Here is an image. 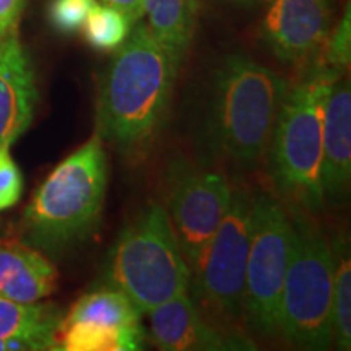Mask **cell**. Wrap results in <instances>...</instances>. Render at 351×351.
I'll list each match as a JSON object with an SVG mask.
<instances>
[{
    "mask_svg": "<svg viewBox=\"0 0 351 351\" xmlns=\"http://www.w3.org/2000/svg\"><path fill=\"white\" fill-rule=\"evenodd\" d=\"M293 247V223L274 197H251V243L243 296V317L254 332H278L280 300Z\"/></svg>",
    "mask_w": 351,
    "mask_h": 351,
    "instance_id": "52a82bcc",
    "label": "cell"
},
{
    "mask_svg": "<svg viewBox=\"0 0 351 351\" xmlns=\"http://www.w3.org/2000/svg\"><path fill=\"white\" fill-rule=\"evenodd\" d=\"M150 340L163 351L252 350L251 340L223 333L202 317L187 293L156 306L150 313Z\"/></svg>",
    "mask_w": 351,
    "mask_h": 351,
    "instance_id": "8fae6325",
    "label": "cell"
},
{
    "mask_svg": "<svg viewBox=\"0 0 351 351\" xmlns=\"http://www.w3.org/2000/svg\"><path fill=\"white\" fill-rule=\"evenodd\" d=\"M104 285L124 293L142 314L187 293L191 269L161 205L148 204L121 232L109 252Z\"/></svg>",
    "mask_w": 351,
    "mask_h": 351,
    "instance_id": "5b68a950",
    "label": "cell"
},
{
    "mask_svg": "<svg viewBox=\"0 0 351 351\" xmlns=\"http://www.w3.org/2000/svg\"><path fill=\"white\" fill-rule=\"evenodd\" d=\"M350 5L330 33L327 34L326 41L319 51V62L335 72L345 73L350 67L351 60V15Z\"/></svg>",
    "mask_w": 351,
    "mask_h": 351,
    "instance_id": "44dd1931",
    "label": "cell"
},
{
    "mask_svg": "<svg viewBox=\"0 0 351 351\" xmlns=\"http://www.w3.org/2000/svg\"><path fill=\"white\" fill-rule=\"evenodd\" d=\"M341 75L314 60L304 77L289 86L267 148L275 186L309 210L320 208L326 200L320 184L324 109Z\"/></svg>",
    "mask_w": 351,
    "mask_h": 351,
    "instance_id": "277c9868",
    "label": "cell"
},
{
    "mask_svg": "<svg viewBox=\"0 0 351 351\" xmlns=\"http://www.w3.org/2000/svg\"><path fill=\"white\" fill-rule=\"evenodd\" d=\"M108 189V158L98 134L65 158L34 192L21 218L23 243L59 256L98 225Z\"/></svg>",
    "mask_w": 351,
    "mask_h": 351,
    "instance_id": "3957f363",
    "label": "cell"
},
{
    "mask_svg": "<svg viewBox=\"0 0 351 351\" xmlns=\"http://www.w3.org/2000/svg\"><path fill=\"white\" fill-rule=\"evenodd\" d=\"M351 179V90L343 75L337 78L326 99L320 184L324 197L341 200Z\"/></svg>",
    "mask_w": 351,
    "mask_h": 351,
    "instance_id": "4fadbf2b",
    "label": "cell"
},
{
    "mask_svg": "<svg viewBox=\"0 0 351 351\" xmlns=\"http://www.w3.org/2000/svg\"><path fill=\"white\" fill-rule=\"evenodd\" d=\"M101 2L119 8L129 16L132 23L143 19V0H101Z\"/></svg>",
    "mask_w": 351,
    "mask_h": 351,
    "instance_id": "d4e9b609",
    "label": "cell"
},
{
    "mask_svg": "<svg viewBox=\"0 0 351 351\" xmlns=\"http://www.w3.org/2000/svg\"><path fill=\"white\" fill-rule=\"evenodd\" d=\"M96 0H51L47 20L60 34H75L85 25Z\"/></svg>",
    "mask_w": 351,
    "mask_h": 351,
    "instance_id": "7402d4cb",
    "label": "cell"
},
{
    "mask_svg": "<svg viewBox=\"0 0 351 351\" xmlns=\"http://www.w3.org/2000/svg\"><path fill=\"white\" fill-rule=\"evenodd\" d=\"M261 33L285 64H306L319 54L332 29V0H267Z\"/></svg>",
    "mask_w": 351,
    "mask_h": 351,
    "instance_id": "30bf717a",
    "label": "cell"
},
{
    "mask_svg": "<svg viewBox=\"0 0 351 351\" xmlns=\"http://www.w3.org/2000/svg\"><path fill=\"white\" fill-rule=\"evenodd\" d=\"M333 340L340 350L351 348V262L345 239L333 249Z\"/></svg>",
    "mask_w": 351,
    "mask_h": 351,
    "instance_id": "d6986e66",
    "label": "cell"
},
{
    "mask_svg": "<svg viewBox=\"0 0 351 351\" xmlns=\"http://www.w3.org/2000/svg\"><path fill=\"white\" fill-rule=\"evenodd\" d=\"M287 78L243 54L223 57L210 83L207 127L213 148L236 163H258L289 90Z\"/></svg>",
    "mask_w": 351,
    "mask_h": 351,
    "instance_id": "7a4b0ae2",
    "label": "cell"
},
{
    "mask_svg": "<svg viewBox=\"0 0 351 351\" xmlns=\"http://www.w3.org/2000/svg\"><path fill=\"white\" fill-rule=\"evenodd\" d=\"M36 103V77L19 34L0 39V148L12 147L25 134Z\"/></svg>",
    "mask_w": 351,
    "mask_h": 351,
    "instance_id": "7c38bea8",
    "label": "cell"
},
{
    "mask_svg": "<svg viewBox=\"0 0 351 351\" xmlns=\"http://www.w3.org/2000/svg\"><path fill=\"white\" fill-rule=\"evenodd\" d=\"M57 270L23 241H0V298L33 304L56 289Z\"/></svg>",
    "mask_w": 351,
    "mask_h": 351,
    "instance_id": "5bb4252c",
    "label": "cell"
},
{
    "mask_svg": "<svg viewBox=\"0 0 351 351\" xmlns=\"http://www.w3.org/2000/svg\"><path fill=\"white\" fill-rule=\"evenodd\" d=\"M142 315V311L124 293L104 287L83 295L62 320L64 322H95L111 327H130L138 326Z\"/></svg>",
    "mask_w": 351,
    "mask_h": 351,
    "instance_id": "ac0fdd59",
    "label": "cell"
},
{
    "mask_svg": "<svg viewBox=\"0 0 351 351\" xmlns=\"http://www.w3.org/2000/svg\"><path fill=\"white\" fill-rule=\"evenodd\" d=\"M231 197L226 178L215 171L184 168L171 173L166 213L191 270L221 225Z\"/></svg>",
    "mask_w": 351,
    "mask_h": 351,
    "instance_id": "9c48e42d",
    "label": "cell"
},
{
    "mask_svg": "<svg viewBox=\"0 0 351 351\" xmlns=\"http://www.w3.org/2000/svg\"><path fill=\"white\" fill-rule=\"evenodd\" d=\"M280 300L278 332L289 343L326 350L333 340V254L309 219L296 217Z\"/></svg>",
    "mask_w": 351,
    "mask_h": 351,
    "instance_id": "8992f818",
    "label": "cell"
},
{
    "mask_svg": "<svg viewBox=\"0 0 351 351\" xmlns=\"http://www.w3.org/2000/svg\"><path fill=\"white\" fill-rule=\"evenodd\" d=\"M132 25L134 23L129 20V16L119 8L96 2L82 29L86 43L93 49L111 52L119 49L129 38Z\"/></svg>",
    "mask_w": 351,
    "mask_h": 351,
    "instance_id": "ffe728a7",
    "label": "cell"
},
{
    "mask_svg": "<svg viewBox=\"0 0 351 351\" xmlns=\"http://www.w3.org/2000/svg\"><path fill=\"white\" fill-rule=\"evenodd\" d=\"M142 326L111 327L95 322H60L56 348L60 351H135L142 350Z\"/></svg>",
    "mask_w": 351,
    "mask_h": 351,
    "instance_id": "e0dca14e",
    "label": "cell"
},
{
    "mask_svg": "<svg viewBox=\"0 0 351 351\" xmlns=\"http://www.w3.org/2000/svg\"><path fill=\"white\" fill-rule=\"evenodd\" d=\"M232 2H238V3H257V2H263V0H232Z\"/></svg>",
    "mask_w": 351,
    "mask_h": 351,
    "instance_id": "484cf974",
    "label": "cell"
},
{
    "mask_svg": "<svg viewBox=\"0 0 351 351\" xmlns=\"http://www.w3.org/2000/svg\"><path fill=\"white\" fill-rule=\"evenodd\" d=\"M62 313L54 304L0 298V351L54 350Z\"/></svg>",
    "mask_w": 351,
    "mask_h": 351,
    "instance_id": "9a60e30c",
    "label": "cell"
},
{
    "mask_svg": "<svg viewBox=\"0 0 351 351\" xmlns=\"http://www.w3.org/2000/svg\"><path fill=\"white\" fill-rule=\"evenodd\" d=\"M178 69L145 21L132 25L101 78L98 135L121 148L148 143L168 112Z\"/></svg>",
    "mask_w": 351,
    "mask_h": 351,
    "instance_id": "6da1fadb",
    "label": "cell"
},
{
    "mask_svg": "<svg viewBox=\"0 0 351 351\" xmlns=\"http://www.w3.org/2000/svg\"><path fill=\"white\" fill-rule=\"evenodd\" d=\"M249 243L251 195L236 189L221 225L191 270L195 300L226 320L243 317Z\"/></svg>",
    "mask_w": 351,
    "mask_h": 351,
    "instance_id": "ba28073f",
    "label": "cell"
},
{
    "mask_svg": "<svg viewBox=\"0 0 351 351\" xmlns=\"http://www.w3.org/2000/svg\"><path fill=\"white\" fill-rule=\"evenodd\" d=\"M23 194V176L10 155V147L0 148V212L16 205Z\"/></svg>",
    "mask_w": 351,
    "mask_h": 351,
    "instance_id": "603a6c76",
    "label": "cell"
},
{
    "mask_svg": "<svg viewBox=\"0 0 351 351\" xmlns=\"http://www.w3.org/2000/svg\"><path fill=\"white\" fill-rule=\"evenodd\" d=\"M26 0H0V39H5L19 29Z\"/></svg>",
    "mask_w": 351,
    "mask_h": 351,
    "instance_id": "cb8c5ba5",
    "label": "cell"
},
{
    "mask_svg": "<svg viewBox=\"0 0 351 351\" xmlns=\"http://www.w3.org/2000/svg\"><path fill=\"white\" fill-rule=\"evenodd\" d=\"M197 15V0H143L148 29L178 70L194 41Z\"/></svg>",
    "mask_w": 351,
    "mask_h": 351,
    "instance_id": "2e32d148",
    "label": "cell"
}]
</instances>
